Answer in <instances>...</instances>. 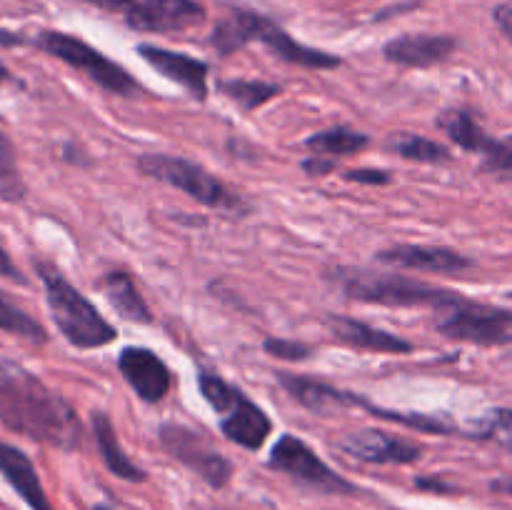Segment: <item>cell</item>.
<instances>
[{
	"instance_id": "obj_8",
	"label": "cell",
	"mask_w": 512,
	"mask_h": 510,
	"mask_svg": "<svg viewBox=\"0 0 512 510\" xmlns=\"http://www.w3.org/2000/svg\"><path fill=\"white\" fill-rule=\"evenodd\" d=\"M78 3L120 15L125 25L143 33H178L205 20V8L195 0H78Z\"/></svg>"
},
{
	"instance_id": "obj_30",
	"label": "cell",
	"mask_w": 512,
	"mask_h": 510,
	"mask_svg": "<svg viewBox=\"0 0 512 510\" xmlns=\"http://www.w3.org/2000/svg\"><path fill=\"white\" fill-rule=\"evenodd\" d=\"M483 170L495 175V178L512 183V135L503 140H493V145H490L488 153H485Z\"/></svg>"
},
{
	"instance_id": "obj_24",
	"label": "cell",
	"mask_w": 512,
	"mask_h": 510,
	"mask_svg": "<svg viewBox=\"0 0 512 510\" xmlns=\"http://www.w3.org/2000/svg\"><path fill=\"white\" fill-rule=\"evenodd\" d=\"M0 330L15 335V338L30 340L35 345H43L48 340L43 325L35 318H30L20 305H15L3 290H0Z\"/></svg>"
},
{
	"instance_id": "obj_19",
	"label": "cell",
	"mask_w": 512,
	"mask_h": 510,
	"mask_svg": "<svg viewBox=\"0 0 512 510\" xmlns=\"http://www.w3.org/2000/svg\"><path fill=\"white\" fill-rule=\"evenodd\" d=\"M280 385L298 400L303 408L313 410L318 415H330L335 410L345 408V405H353L358 400L353 398L350 393H340L338 388L328 383H320V380L313 378H303V375H290V373H280L278 375Z\"/></svg>"
},
{
	"instance_id": "obj_33",
	"label": "cell",
	"mask_w": 512,
	"mask_h": 510,
	"mask_svg": "<svg viewBox=\"0 0 512 510\" xmlns=\"http://www.w3.org/2000/svg\"><path fill=\"white\" fill-rule=\"evenodd\" d=\"M493 20H495V25H498L500 33H503L505 38L512 43V5H508V3L495 5Z\"/></svg>"
},
{
	"instance_id": "obj_9",
	"label": "cell",
	"mask_w": 512,
	"mask_h": 510,
	"mask_svg": "<svg viewBox=\"0 0 512 510\" xmlns=\"http://www.w3.org/2000/svg\"><path fill=\"white\" fill-rule=\"evenodd\" d=\"M160 443L163 448L173 455L175 460H180L183 465H188L190 470L200 475L205 483H210L213 488H223L225 483L233 475V465L225 455H220L213 445L208 443L203 433H195L193 428H185V425L168 423L160 428Z\"/></svg>"
},
{
	"instance_id": "obj_16",
	"label": "cell",
	"mask_w": 512,
	"mask_h": 510,
	"mask_svg": "<svg viewBox=\"0 0 512 510\" xmlns=\"http://www.w3.org/2000/svg\"><path fill=\"white\" fill-rule=\"evenodd\" d=\"M0 475L8 480L10 488L23 498V503L30 510H53L33 460L20 448L10 443H0Z\"/></svg>"
},
{
	"instance_id": "obj_28",
	"label": "cell",
	"mask_w": 512,
	"mask_h": 510,
	"mask_svg": "<svg viewBox=\"0 0 512 510\" xmlns=\"http://www.w3.org/2000/svg\"><path fill=\"white\" fill-rule=\"evenodd\" d=\"M220 90L243 110L260 108L268 100H273L275 95H280L278 85L263 83V80H225V83H220Z\"/></svg>"
},
{
	"instance_id": "obj_1",
	"label": "cell",
	"mask_w": 512,
	"mask_h": 510,
	"mask_svg": "<svg viewBox=\"0 0 512 510\" xmlns=\"http://www.w3.org/2000/svg\"><path fill=\"white\" fill-rule=\"evenodd\" d=\"M0 423L23 438L60 450L83 445L73 405L15 360L0 355Z\"/></svg>"
},
{
	"instance_id": "obj_23",
	"label": "cell",
	"mask_w": 512,
	"mask_h": 510,
	"mask_svg": "<svg viewBox=\"0 0 512 510\" xmlns=\"http://www.w3.org/2000/svg\"><path fill=\"white\" fill-rule=\"evenodd\" d=\"M370 145V138L365 133L350 128H328L320 133L310 135L305 140V148L313 150L315 155H353L360 153Z\"/></svg>"
},
{
	"instance_id": "obj_29",
	"label": "cell",
	"mask_w": 512,
	"mask_h": 510,
	"mask_svg": "<svg viewBox=\"0 0 512 510\" xmlns=\"http://www.w3.org/2000/svg\"><path fill=\"white\" fill-rule=\"evenodd\" d=\"M478 438L493 440L503 445L505 450H512V410L495 408L485 415L483 423L478 425Z\"/></svg>"
},
{
	"instance_id": "obj_5",
	"label": "cell",
	"mask_w": 512,
	"mask_h": 510,
	"mask_svg": "<svg viewBox=\"0 0 512 510\" xmlns=\"http://www.w3.org/2000/svg\"><path fill=\"white\" fill-rule=\"evenodd\" d=\"M138 168L143 170L148 178L160 180V183L165 185H173V188L183 190V193H188L190 198L208 205V208H218L225 210V213L238 215H243L245 210H248V205L243 203V198H240L238 193H233V190L225 183H220L215 175H210L208 170L190 163V160L185 158L148 153L138 160Z\"/></svg>"
},
{
	"instance_id": "obj_21",
	"label": "cell",
	"mask_w": 512,
	"mask_h": 510,
	"mask_svg": "<svg viewBox=\"0 0 512 510\" xmlns=\"http://www.w3.org/2000/svg\"><path fill=\"white\" fill-rule=\"evenodd\" d=\"M93 430H95V440H98L100 455H103V460H105V465H108L110 473L118 475V478H123V480H130V483H140V480H145L143 470H140L138 465H135L133 460L125 455V450L120 448L118 435H115V428H113V423L108 420V415L95 413L93 415Z\"/></svg>"
},
{
	"instance_id": "obj_37",
	"label": "cell",
	"mask_w": 512,
	"mask_h": 510,
	"mask_svg": "<svg viewBox=\"0 0 512 510\" xmlns=\"http://www.w3.org/2000/svg\"><path fill=\"white\" fill-rule=\"evenodd\" d=\"M95 510H110V508H105V505H98V508H95Z\"/></svg>"
},
{
	"instance_id": "obj_7",
	"label": "cell",
	"mask_w": 512,
	"mask_h": 510,
	"mask_svg": "<svg viewBox=\"0 0 512 510\" xmlns=\"http://www.w3.org/2000/svg\"><path fill=\"white\" fill-rule=\"evenodd\" d=\"M435 328L445 338L465 340V343L505 345L512 343V310L475 303L458 295L450 305L438 308Z\"/></svg>"
},
{
	"instance_id": "obj_25",
	"label": "cell",
	"mask_w": 512,
	"mask_h": 510,
	"mask_svg": "<svg viewBox=\"0 0 512 510\" xmlns=\"http://www.w3.org/2000/svg\"><path fill=\"white\" fill-rule=\"evenodd\" d=\"M388 148L405 160H418V163H448L450 150L435 140L423 138V135L395 133L388 140Z\"/></svg>"
},
{
	"instance_id": "obj_18",
	"label": "cell",
	"mask_w": 512,
	"mask_h": 510,
	"mask_svg": "<svg viewBox=\"0 0 512 510\" xmlns=\"http://www.w3.org/2000/svg\"><path fill=\"white\" fill-rule=\"evenodd\" d=\"M328 328L338 343L355 350H365V353H408L413 348L410 343L400 340L398 335L385 333V330L360 323V320L343 318V315H330Z\"/></svg>"
},
{
	"instance_id": "obj_26",
	"label": "cell",
	"mask_w": 512,
	"mask_h": 510,
	"mask_svg": "<svg viewBox=\"0 0 512 510\" xmlns=\"http://www.w3.org/2000/svg\"><path fill=\"white\" fill-rule=\"evenodd\" d=\"M25 198V180L18 168V153L13 140L0 128V200L20 203Z\"/></svg>"
},
{
	"instance_id": "obj_11",
	"label": "cell",
	"mask_w": 512,
	"mask_h": 510,
	"mask_svg": "<svg viewBox=\"0 0 512 510\" xmlns=\"http://www.w3.org/2000/svg\"><path fill=\"white\" fill-rule=\"evenodd\" d=\"M250 38L260 40L270 53L278 55V58L285 60V63L300 65V68L328 70V68H338L340 65L338 55L298 43V40L290 38L280 25H275L273 20L263 18V15L258 13L250 15Z\"/></svg>"
},
{
	"instance_id": "obj_14",
	"label": "cell",
	"mask_w": 512,
	"mask_h": 510,
	"mask_svg": "<svg viewBox=\"0 0 512 510\" xmlns=\"http://www.w3.org/2000/svg\"><path fill=\"white\" fill-rule=\"evenodd\" d=\"M378 260L385 265H393V268L440 275L463 273L473 265L465 255L450 248H438V245H393V248L380 250Z\"/></svg>"
},
{
	"instance_id": "obj_17",
	"label": "cell",
	"mask_w": 512,
	"mask_h": 510,
	"mask_svg": "<svg viewBox=\"0 0 512 510\" xmlns=\"http://www.w3.org/2000/svg\"><path fill=\"white\" fill-rule=\"evenodd\" d=\"M458 48L455 38L450 35H403L385 45V58L390 63L408 65V68H430L443 63Z\"/></svg>"
},
{
	"instance_id": "obj_15",
	"label": "cell",
	"mask_w": 512,
	"mask_h": 510,
	"mask_svg": "<svg viewBox=\"0 0 512 510\" xmlns=\"http://www.w3.org/2000/svg\"><path fill=\"white\" fill-rule=\"evenodd\" d=\"M138 55L155 68L158 73H163L165 78L175 80L178 85H183L193 98L203 100L208 95V65L198 58H190L185 53H173V50L158 48V45H140Z\"/></svg>"
},
{
	"instance_id": "obj_20",
	"label": "cell",
	"mask_w": 512,
	"mask_h": 510,
	"mask_svg": "<svg viewBox=\"0 0 512 510\" xmlns=\"http://www.w3.org/2000/svg\"><path fill=\"white\" fill-rule=\"evenodd\" d=\"M103 290L108 303L123 315L125 320H133V323H153V315H150L148 303L143 300V295L135 288L133 278L123 270H113L103 278Z\"/></svg>"
},
{
	"instance_id": "obj_27",
	"label": "cell",
	"mask_w": 512,
	"mask_h": 510,
	"mask_svg": "<svg viewBox=\"0 0 512 510\" xmlns=\"http://www.w3.org/2000/svg\"><path fill=\"white\" fill-rule=\"evenodd\" d=\"M250 40H253L250 38V10H233L228 18H223L215 25L210 43H213L218 53L230 55L235 50L245 48Z\"/></svg>"
},
{
	"instance_id": "obj_4",
	"label": "cell",
	"mask_w": 512,
	"mask_h": 510,
	"mask_svg": "<svg viewBox=\"0 0 512 510\" xmlns=\"http://www.w3.org/2000/svg\"><path fill=\"white\" fill-rule=\"evenodd\" d=\"M0 45H5V48H8V45H33V48L63 60L70 68L80 70V73L88 75L93 83H98L100 88L110 90V93L115 95H130L138 90V83L130 78L128 70L120 68L118 63L105 58V55L100 53V50H95L93 45H88L85 40L75 38V35L70 33L40 30V33L35 35H18L8 33V30H0Z\"/></svg>"
},
{
	"instance_id": "obj_3",
	"label": "cell",
	"mask_w": 512,
	"mask_h": 510,
	"mask_svg": "<svg viewBox=\"0 0 512 510\" xmlns=\"http://www.w3.org/2000/svg\"><path fill=\"white\" fill-rule=\"evenodd\" d=\"M335 288L360 303L390 305V308H445L460 293L445 288H433L405 275L373 273L365 268H333L328 273Z\"/></svg>"
},
{
	"instance_id": "obj_13",
	"label": "cell",
	"mask_w": 512,
	"mask_h": 510,
	"mask_svg": "<svg viewBox=\"0 0 512 510\" xmlns=\"http://www.w3.org/2000/svg\"><path fill=\"white\" fill-rule=\"evenodd\" d=\"M340 448L353 458L363 460V463H415L420 458V445L410 443V440L398 438V435L383 433V430H358L350 433L348 438L340 440Z\"/></svg>"
},
{
	"instance_id": "obj_10",
	"label": "cell",
	"mask_w": 512,
	"mask_h": 510,
	"mask_svg": "<svg viewBox=\"0 0 512 510\" xmlns=\"http://www.w3.org/2000/svg\"><path fill=\"white\" fill-rule=\"evenodd\" d=\"M270 468L280 470V473H288L290 478L300 480V483L310 485V488L315 490H323V493H355L353 483L340 478V475L335 473L333 468H328L303 440L295 438V435L290 433H285L283 438L275 443L273 453H270Z\"/></svg>"
},
{
	"instance_id": "obj_31",
	"label": "cell",
	"mask_w": 512,
	"mask_h": 510,
	"mask_svg": "<svg viewBox=\"0 0 512 510\" xmlns=\"http://www.w3.org/2000/svg\"><path fill=\"white\" fill-rule=\"evenodd\" d=\"M265 350H268L270 355H275V358H285V360H305L310 358V353H313V348L298 343V340H280V338L265 340Z\"/></svg>"
},
{
	"instance_id": "obj_35",
	"label": "cell",
	"mask_w": 512,
	"mask_h": 510,
	"mask_svg": "<svg viewBox=\"0 0 512 510\" xmlns=\"http://www.w3.org/2000/svg\"><path fill=\"white\" fill-rule=\"evenodd\" d=\"M330 168H333V163H320L318 155H315V160H308V163H305V170H310V173H315V175L325 173V170H330Z\"/></svg>"
},
{
	"instance_id": "obj_6",
	"label": "cell",
	"mask_w": 512,
	"mask_h": 510,
	"mask_svg": "<svg viewBox=\"0 0 512 510\" xmlns=\"http://www.w3.org/2000/svg\"><path fill=\"white\" fill-rule=\"evenodd\" d=\"M198 380L205 400H208V403L213 405L215 413H220V418H223L220 420V428H223L225 438L243 445V448L248 450L263 448L270 430H273V423H270L268 415H265L253 400L245 398L238 388L225 383L220 375L203 373Z\"/></svg>"
},
{
	"instance_id": "obj_34",
	"label": "cell",
	"mask_w": 512,
	"mask_h": 510,
	"mask_svg": "<svg viewBox=\"0 0 512 510\" xmlns=\"http://www.w3.org/2000/svg\"><path fill=\"white\" fill-rule=\"evenodd\" d=\"M0 275H3V278H8V280H13V283H20V285L25 283L23 273H20L18 265L13 263V258H10L8 250H5L3 245H0Z\"/></svg>"
},
{
	"instance_id": "obj_22",
	"label": "cell",
	"mask_w": 512,
	"mask_h": 510,
	"mask_svg": "<svg viewBox=\"0 0 512 510\" xmlns=\"http://www.w3.org/2000/svg\"><path fill=\"white\" fill-rule=\"evenodd\" d=\"M440 130L450 135L453 143H458L460 148L465 150H473V153H488V148L493 145V138L483 130V125L478 123L470 110L465 108H453V110H445L443 115L438 118Z\"/></svg>"
},
{
	"instance_id": "obj_36",
	"label": "cell",
	"mask_w": 512,
	"mask_h": 510,
	"mask_svg": "<svg viewBox=\"0 0 512 510\" xmlns=\"http://www.w3.org/2000/svg\"><path fill=\"white\" fill-rule=\"evenodd\" d=\"M5 80H10V70L0 65V83H5Z\"/></svg>"
},
{
	"instance_id": "obj_32",
	"label": "cell",
	"mask_w": 512,
	"mask_h": 510,
	"mask_svg": "<svg viewBox=\"0 0 512 510\" xmlns=\"http://www.w3.org/2000/svg\"><path fill=\"white\" fill-rule=\"evenodd\" d=\"M348 180H353V183H368V185H385L390 183V173H385V170H350L348 175H345Z\"/></svg>"
},
{
	"instance_id": "obj_12",
	"label": "cell",
	"mask_w": 512,
	"mask_h": 510,
	"mask_svg": "<svg viewBox=\"0 0 512 510\" xmlns=\"http://www.w3.org/2000/svg\"><path fill=\"white\" fill-rule=\"evenodd\" d=\"M118 368L130 388L143 398L145 403H158L170 390V370L153 350L148 348H125L120 353Z\"/></svg>"
},
{
	"instance_id": "obj_2",
	"label": "cell",
	"mask_w": 512,
	"mask_h": 510,
	"mask_svg": "<svg viewBox=\"0 0 512 510\" xmlns=\"http://www.w3.org/2000/svg\"><path fill=\"white\" fill-rule=\"evenodd\" d=\"M35 270L40 275V283L45 288V303H48L53 323L63 333L70 345L80 350L103 348L115 340V328L98 313L93 303L65 280L55 265L38 260Z\"/></svg>"
}]
</instances>
